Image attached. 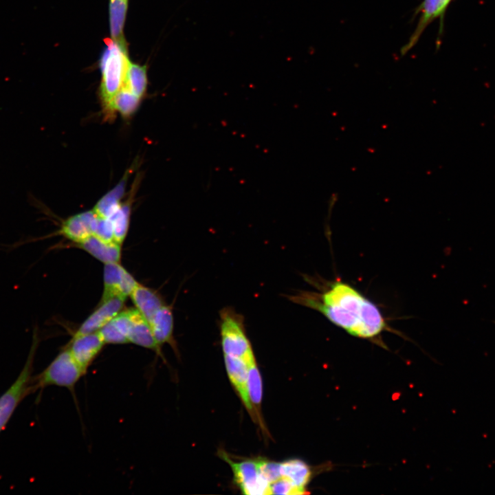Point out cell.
<instances>
[{"instance_id":"obj_11","label":"cell","mask_w":495,"mask_h":495,"mask_svg":"<svg viewBox=\"0 0 495 495\" xmlns=\"http://www.w3.org/2000/svg\"><path fill=\"white\" fill-rule=\"evenodd\" d=\"M131 324L128 333L129 343L154 351L163 358L161 348L153 336L150 323L135 309H130Z\"/></svg>"},{"instance_id":"obj_5","label":"cell","mask_w":495,"mask_h":495,"mask_svg":"<svg viewBox=\"0 0 495 495\" xmlns=\"http://www.w3.org/2000/svg\"><path fill=\"white\" fill-rule=\"evenodd\" d=\"M38 340L34 335L28 358L14 383L0 396V432L5 428L19 404L30 394L34 393L33 364Z\"/></svg>"},{"instance_id":"obj_24","label":"cell","mask_w":495,"mask_h":495,"mask_svg":"<svg viewBox=\"0 0 495 495\" xmlns=\"http://www.w3.org/2000/svg\"><path fill=\"white\" fill-rule=\"evenodd\" d=\"M271 494L297 495L305 494L288 480L281 478L270 485Z\"/></svg>"},{"instance_id":"obj_25","label":"cell","mask_w":495,"mask_h":495,"mask_svg":"<svg viewBox=\"0 0 495 495\" xmlns=\"http://www.w3.org/2000/svg\"><path fill=\"white\" fill-rule=\"evenodd\" d=\"M94 235L107 241H115L113 226L110 219L102 218L98 216L94 228Z\"/></svg>"},{"instance_id":"obj_21","label":"cell","mask_w":495,"mask_h":495,"mask_svg":"<svg viewBox=\"0 0 495 495\" xmlns=\"http://www.w3.org/2000/svg\"><path fill=\"white\" fill-rule=\"evenodd\" d=\"M123 87L142 98L147 87L146 67L130 62Z\"/></svg>"},{"instance_id":"obj_4","label":"cell","mask_w":495,"mask_h":495,"mask_svg":"<svg viewBox=\"0 0 495 495\" xmlns=\"http://www.w3.org/2000/svg\"><path fill=\"white\" fill-rule=\"evenodd\" d=\"M86 373L72 356L67 347L61 351L39 374L34 375V392L50 386L67 388L74 393L75 386Z\"/></svg>"},{"instance_id":"obj_23","label":"cell","mask_w":495,"mask_h":495,"mask_svg":"<svg viewBox=\"0 0 495 495\" xmlns=\"http://www.w3.org/2000/svg\"><path fill=\"white\" fill-rule=\"evenodd\" d=\"M258 467L260 474L270 485L282 478L280 463L258 459Z\"/></svg>"},{"instance_id":"obj_9","label":"cell","mask_w":495,"mask_h":495,"mask_svg":"<svg viewBox=\"0 0 495 495\" xmlns=\"http://www.w3.org/2000/svg\"><path fill=\"white\" fill-rule=\"evenodd\" d=\"M124 298L114 296L100 302L97 308L80 326L73 338L99 331L122 310Z\"/></svg>"},{"instance_id":"obj_22","label":"cell","mask_w":495,"mask_h":495,"mask_svg":"<svg viewBox=\"0 0 495 495\" xmlns=\"http://www.w3.org/2000/svg\"><path fill=\"white\" fill-rule=\"evenodd\" d=\"M262 379L256 362L248 367V393L253 411L258 412L262 399Z\"/></svg>"},{"instance_id":"obj_18","label":"cell","mask_w":495,"mask_h":495,"mask_svg":"<svg viewBox=\"0 0 495 495\" xmlns=\"http://www.w3.org/2000/svg\"><path fill=\"white\" fill-rule=\"evenodd\" d=\"M140 100V98L128 88L122 87L113 98L105 113L107 117L111 118L117 111L124 117H129L137 110Z\"/></svg>"},{"instance_id":"obj_6","label":"cell","mask_w":495,"mask_h":495,"mask_svg":"<svg viewBox=\"0 0 495 495\" xmlns=\"http://www.w3.org/2000/svg\"><path fill=\"white\" fill-rule=\"evenodd\" d=\"M221 456L231 467L236 484L244 494H271L270 484L261 476L258 471V459L234 462L225 453Z\"/></svg>"},{"instance_id":"obj_19","label":"cell","mask_w":495,"mask_h":495,"mask_svg":"<svg viewBox=\"0 0 495 495\" xmlns=\"http://www.w3.org/2000/svg\"><path fill=\"white\" fill-rule=\"evenodd\" d=\"M133 195L132 190L127 200L122 202L116 212L109 218L113 226L114 241L119 244L122 243L127 234Z\"/></svg>"},{"instance_id":"obj_14","label":"cell","mask_w":495,"mask_h":495,"mask_svg":"<svg viewBox=\"0 0 495 495\" xmlns=\"http://www.w3.org/2000/svg\"><path fill=\"white\" fill-rule=\"evenodd\" d=\"M173 324L172 310L170 307L164 305L150 322L153 336L160 348L164 344L167 343L177 351L176 343L173 338Z\"/></svg>"},{"instance_id":"obj_3","label":"cell","mask_w":495,"mask_h":495,"mask_svg":"<svg viewBox=\"0 0 495 495\" xmlns=\"http://www.w3.org/2000/svg\"><path fill=\"white\" fill-rule=\"evenodd\" d=\"M219 316L223 355L240 358L248 366L256 362L251 344L246 335L243 316L232 307L222 309Z\"/></svg>"},{"instance_id":"obj_13","label":"cell","mask_w":495,"mask_h":495,"mask_svg":"<svg viewBox=\"0 0 495 495\" xmlns=\"http://www.w3.org/2000/svg\"><path fill=\"white\" fill-rule=\"evenodd\" d=\"M78 244L80 248L104 264L120 263L121 244L115 241H107L91 235Z\"/></svg>"},{"instance_id":"obj_1","label":"cell","mask_w":495,"mask_h":495,"mask_svg":"<svg viewBox=\"0 0 495 495\" xmlns=\"http://www.w3.org/2000/svg\"><path fill=\"white\" fill-rule=\"evenodd\" d=\"M292 302L315 309L353 336L373 340L386 328L378 307L347 283L336 281L323 293L300 292Z\"/></svg>"},{"instance_id":"obj_17","label":"cell","mask_w":495,"mask_h":495,"mask_svg":"<svg viewBox=\"0 0 495 495\" xmlns=\"http://www.w3.org/2000/svg\"><path fill=\"white\" fill-rule=\"evenodd\" d=\"M128 177L127 172L122 181L96 203L93 210L98 217L109 219L120 207L125 193Z\"/></svg>"},{"instance_id":"obj_15","label":"cell","mask_w":495,"mask_h":495,"mask_svg":"<svg viewBox=\"0 0 495 495\" xmlns=\"http://www.w3.org/2000/svg\"><path fill=\"white\" fill-rule=\"evenodd\" d=\"M130 297L136 309L149 323L165 305L155 292L140 284L132 292Z\"/></svg>"},{"instance_id":"obj_16","label":"cell","mask_w":495,"mask_h":495,"mask_svg":"<svg viewBox=\"0 0 495 495\" xmlns=\"http://www.w3.org/2000/svg\"><path fill=\"white\" fill-rule=\"evenodd\" d=\"M282 478L288 480L305 494H307V486L309 483L312 471L305 461L298 459L287 460L280 463Z\"/></svg>"},{"instance_id":"obj_7","label":"cell","mask_w":495,"mask_h":495,"mask_svg":"<svg viewBox=\"0 0 495 495\" xmlns=\"http://www.w3.org/2000/svg\"><path fill=\"white\" fill-rule=\"evenodd\" d=\"M138 284L120 263H107L104 267V290L100 302L114 296L126 298Z\"/></svg>"},{"instance_id":"obj_8","label":"cell","mask_w":495,"mask_h":495,"mask_svg":"<svg viewBox=\"0 0 495 495\" xmlns=\"http://www.w3.org/2000/svg\"><path fill=\"white\" fill-rule=\"evenodd\" d=\"M105 344L99 331L72 338L68 346L72 356L87 373Z\"/></svg>"},{"instance_id":"obj_10","label":"cell","mask_w":495,"mask_h":495,"mask_svg":"<svg viewBox=\"0 0 495 495\" xmlns=\"http://www.w3.org/2000/svg\"><path fill=\"white\" fill-rule=\"evenodd\" d=\"M97 219L98 215L93 210L71 216L63 222L58 233L79 243L94 235Z\"/></svg>"},{"instance_id":"obj_20","label":"cell","mask_w":495,"mask_h":495,"mask_svg":"<svg viewBox=\"0 0 495 495\" xmlns=\"http://www.w3.org/2000/svg\"><path fill=\"white\" fill-rule=\"evenodd\" d=\"M128 0H110V30L114 41L126 43L123 36Z\"/></svg>"},{"instance_id":"obj_2","label":"cell","mask_w":495,"mask_h":495,"mask_svg":"<svg viewBox=\"0 0 495 495\" xmlns=\"http://www.w3.org/2000/svg\"><path fill=\"white\" fill-rule=\"evenodd\" d=\"M106 43L107 47L100 61L102 81L100 89L104 112L113 98L123 87L130 63L126 43L110 39L106 40Z\"/></svg>"},{"instance_id":"obj_12","label":"cell","mask_w":495,"mask_h":495,"mask_svg":"<svg viewBox=\"0 0 495 495\" xmlns=\"http://www.w3.org/2000/svg\"><path fill=\"white\" fill-rule=\"evenodd\" d=\"M224 360L226 371L231 383L246 408L250 413H253L248 393V364L240 358L228 355H224Z\"/></svg>"}]
</instances>
